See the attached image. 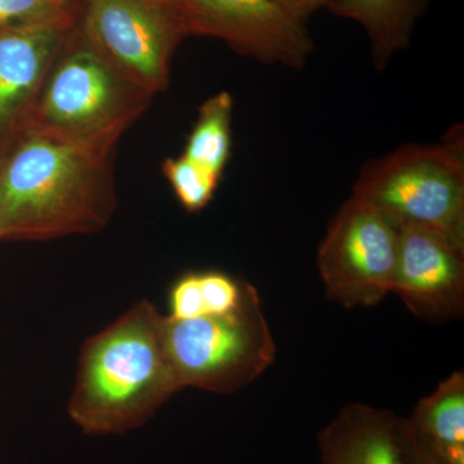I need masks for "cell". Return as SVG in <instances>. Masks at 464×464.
I'll use <instances>...</instances> for the list:
<instances>
[{
	"instance_id": "obj_14",
	"label": "cell",
	"mask_w": 464,
	"mask_h": 464,
	"mask_svg": "<svg viewBox=\"0 0 464 464\" xmlns=\"http://www.w3.org/2000/svg\"><path fill=\"white\" fill-rule=\"evenodd\" d=\"M234 99L218 92L200 106L199 115L188 136L183 155L221 177L231 157Z\"/></svg>"
},
{
	"instance_id": "obj_5",
	"label": "cell",
	"mask_w": 464,
	"mask_h": 464,
	"mask_svg": "<svg viewBox=\"0 0 464 464\" xmlns=\"http://www.w3.org/2000/svg\"><path fill=\"white\" fill-rule=\"evenodd\" d=\"M164 343L181 390L234 393L258 380L276 359V343L257 289L248 283L237 310L173 320L166 315Z\"/></svg>"
},
{
	"instance_id": "obj_20",
	"label": "cell",
	"mask_w": 464,
	"mask_h": 464,
	"mask_svg": "<svg viewBox=\"0 0 464 464\" xmlns=\"http://www.w3.org/2000/svg\"><path fill=\"white\" fill-rule=\"evenodd\" d=\"M289 14L306 24L313 14L331 7L333 0H275Z\"/></svg>"
},
{
	"instance_id": "obj_12",
	"label": "cell",
	"mask_w": 464,
	"mask_h": 464,
	"mask_svg": "<svg viewBox=\"0 0 464 464\" xmlns=\"http://www.w3.org/2000/svg\"><path fill=\"white\" fill-rule=\"evenodd\" d=\"M415 438L441 464H464V373L454 372L420 400L406 420Z\"/></svg>"
},
{
	"instance_id": "obj_16",
	"label": "cell",
	"mask_w": 464,
	"mask_h": 464,
	"mask_svg": "<svg viewBox=\"0 0 464 464\" xmlns=\"http://www.w3.org/2000/svg\"><path fill=\"white\" fill-rule=\"evenodd\" d=\"M79 12L54 0H0V29L14 26H63L78 23Z\"/></svg>"
},
{
	"instance_id": "obj_1",
	"label": "cell",
	"mask_w": 464,
	"mask_h": 464,
	"mask_svg": "<svg viewBox=\"0 0 464 464\" xmlns=\"http://www.w3.org/2000/svg\"><path fill=\"white\" fill-rule=\"evenodd\" d=\"M121 139L75 142L20 130L0 150V240L94 234L118 208Z\"/></svg>"
},
{
	"instance_id": "obj_15",
	"label": "cell",
	"mask_w": 464,
	"mask_h": 464,
	"mask_svg": "<svg viewBox=\"0 0 464 464\" xmlns=\"http://www.w3.org/2000/svg\"><path fill=\"white\" fill-rule=\"evenodd\" d=\"M161 169L177 200L188 213H199L209 206L221 182V177L216 176L183 154L181 157L164 160Z\"/></svg>"
},
{
	"instance_id": "obj_3",
	"label": "cell",
	"mask_w": 464,
	"mask_h": 464,
	"mask_svg": "<svg viewBox=\"0 0 464 464\" xmlns=\"http://www.w3.org/2000/svg\"><path fill=\"white\" fill-rule=\"evenodd\" d=\"M152 97L119 74L76 23L52 63L23 130L75 142L121 139L148 111Z\"/></svg>"
},
{
	"instance_id": "obj_19",
	"label": "cell",
	"mask_w": 464,
	"mask_h": 464,
	"mask_svg": "<svg viewBox=\"0 0 464 464\" xmlns=\"http://www.w3.org/2000/svg\"><path fill=\"white\" fill-rule=\"evenodd\" d=\"M402 438L406 464H441L418 441L406 420H402Z\"/></svg>"
},
{
	"instance_id": "obj_11",
	"label": "cell",
	"mask_w": 464,
	"mask_h": 464,
	"mask_svg": "<svg viewBox=\"0 0 464 464\" xmlns=\"http://www.w3.org/2000/svg\"><path fill=\"white\" fill-rule=\"evenodd\" d=\"M402 420L362 402L344 405L317 435L323 464H406Z\"/></svg>"
},
{
	"instance_id": "obj_21",
	"label": "cell",
	"mask_w": 464,
	"mask_h": 464,
	"mask_svg": "<svg viewBox=\"0 0 464 464\" xmlns=\"http://www.w3.org/2000/svg\"><path fill=\"white\" fill-rule=\"evenodd\" d=\"M151 2L158 3V5H164V7L174 9V11L179 12V14H181V9L183 5H185V0H151Z\"/></svg>"
},
{
	"instance_id": "obj_2",
	"label": "cell",
	"mask_w": 464,
	"mask_h": 464,
	"mask_svg": "<svg viewBox=\"0 0 464 464\" xmlns=\"http://www.w3.org/2000/svg\"><path fill=\"white\" fill-rule=\"evenodd\" d=\"M166 315L142 299L84 341L67 413L90 436L124 435L181 391L164 343Z\"/></svg>"
},
{
	"instance_id": "obj_10",
	"label": "cell",
	"mask_w": 464,
	"mask_h": 464,
	"mask_svg": "<svg viewBox=\"0 0 464 464\" xmlns=\"http://www.w3.org/2000/svg\"><path fill=\"white\" fill-rule=\"evenodd\" d=\"M74 26L0 29V150L23 130L43 82Z\"/></svg>"
},
{
	"instance_id": "obj_9",
	"label": "cell",
	"mask_w": 464,
	"mask_h": 464,
	"mask_svg": "<svg viewBox=\"0 0 464 464\" xmlns=\"http://www.w3.org/2000/svg\"><path fill=\"white\" fill-rule=\"evenodd\" d=\"M392 293L424 322L459 319L464 311V246L438 231L401 226Z\"/></svg>"
},
{
	"instance_id": "obj_4",
	"label": "cell",
	"mask_w": 464,
	"mask_h": 464,
	"mask_svg": "<svg viewBox=\"0 0 464 464\" xmlns=\"http://www.w3.org/2000/svg\"><path fill=\"white\" fill-rule=\"evenodd\" d=\"M353 197L368 201L399 227L418 226L464 246L463 134L436 145H405L366 164Z\"/></svg>"
},
{
	"instance_id": "obj_18",
	"label": "cell",
	"mask_w": 464,
	"mask_h": 464,
	"mask_svg": "<svg viewBox=\"0 0 464 464\" xmlns=\"http://www.w3.org/2000/svg\"><path fill=\"white\" fill-rule=\"evenodd\" d=\"M168 317L173 320H191L206 316L198 271L183 274L170 286L168 295Z\"/></svg>"
},
{
	"instance_id": "obj_6",
	"label": "cell",
	"mask_w": 464,
	"mask_h": 464,
	"mask_svg": "<svg viewBox=\"0 0 464 464\" xmlns=\"http://www.w3.org/2000/svg\"><path fill=\"white\" fill-rule=\"evenodd\" d=\"M78 25L119 74L151 96L169 87L174 52L188 36L179 12L151 0H79Z\"/></svg>"
},
{
	"instance_id": "obj_8",
	"label": "cell",
	"mask_w": 464,
	"mask_h": 464,
	"mask_svg": "<svg viewBox=\"0 0 464 464\" xmlns=\"http://www.w3.org/2000/svg\"><path fill=\"white\" fill-rule=\"evenodd\" d=\"M181 17L188 36L218 39L271 65L302 69L315 48L306 24L275 0H185Z\"/></svg>"
},
{
	"instance_id": "obj_17",
	"label": "cell",
	"mask_w": 464,
	"mask_h": 464,
	"mask_svg": "<svg viewBox=\"0 0 464 464\" xmlns=\"http://www.w3.org/2000/svg\"><path fill=\"white\" fill-rule=\"evenodd\" d=\"M198 274L206 315H222L240 306L248 283L221 271H198Z\"/></svg>"
},
{
	"instance_id": "obj_22",
	"label": "cell",
	"mask_w": 464,
	"mask_h": 464,
	"mask_svg": "<svg viewBox=\"0 0 464 464\" xmlns=\"http://www.w3.org/2000/svg\"><path fill=\"white\" fill-rule=\"evenodd\" d=\"M58 5L72 9V11L79 12V0H54Z\"/></svg>"
},
{
	"instance_id": "obj_13",
	"label": "cell",
	"mask_w": 464,
	"mask_h": 464,
	"mask_svg": "<svg viewBox=\"0 0 464 464\" xmlns=\"http://www.w3.org/2000/svg\"><path fill=\"white\" fill-rule=\"evenodd\" d=\"M427 5L429 0H333L328 11L355 21L365 30L374 66L383 70L391 58L411 44Z\"/></svg>"
},
{
	"instance_id": "obj_7",
	"label": "cell",
	"mask_w": 464,
	"mask_h": 464,
	"mask_svg": "<svg viewBox=\"0 0 464 464\" xmlns=\"http://www.w3.org/2000/svg\"><path fill=\"white\" fill-rule=\"evenodd\" d=\"M400 227L368 201L351 197L317 250L326 295L346 308L373 307L392 293Z\"/></svg>"
}]
</instances>
